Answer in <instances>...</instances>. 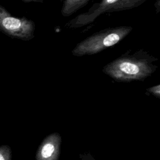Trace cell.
<instances>
[{
  "label": "cell",
  "instance_id": "6da1fadb",
  "mask_svg": "<svg viewBox=\"0 0 160 160\" xmlns=\"http://www.w3.org/2000/svg\"><path fill=\"white\" fill-rule=\"evenodd\" d=\"M158 59L143 49L128 51L105 65L102 72L117 82L144 81L158 68Z\"/></svg>",
  "mask_w": 160,
  "mask_h": 160
},
{
  "label": "cell",
  "instance_id": "7a4b0ae2",
  "mask_svg": "<svg viewBox=\"0 0 160 160\" xmlns=\"http://www.w3.org/2000/svg\"><path fill=\"white\" fill-rule=\"evenodd\" d=\"M132 30V28L130 26H119L101 29L78 42L71 53L78 57L97 54L118 44Z\"/></svg>",
  "mask_w": 160,
  "mask_h": 160
},
{
  "label": "cell",
  "instance_id": "3957f363",
  "mask_svg": "<svg viewBox=\"0 0 160 160\" xmlns=\"http://www.w3.org/2000/svg\"><path fill=\"white\" fill-rule=\"evenodd\" d=\"M146 0H101L85 12L76 16L66 23L65 27L79 28L92 23L103 13L128 10L141 5Z\"/></svg>",
  "mask_w": 160,
  "mask_h": 160
},
{
  "label": "cell",
  "instance_id": "277c9868",
  "mask_svg": "<svg viewBox=\"0 0 160 160\" xmlns=\"http://www.w3.org/2000/svg\"><path fill=\"white\" fill-rule=\"evenodd\" d=\"M36 24L26 17H16L0 5V31L7 36L22 41H30L35 36Z\"/></svg>",
  "mask_w": 160,
  "mask_h": 160
},
{
  "label": "cell",
  "instance_id": "5b68a950",
  "mask_svg": "<svg viewBox=\"0 0 160 160\" xmlns=\"http://www.w3.org/2000/svg\"><path fill=\"white\" fill-rule=\"evenodd\" d=\"M61 142V136L58 132H52L47 136L38 148L36 160H58Z\"/></svg>",
  "mask_w": 160,
  "mask_h": 160
},
{
  "label": "cell",
  "instance_id": "8992f818",
  "mask_svg": "<svg viewBox=\"0 0 160 160\" xmlns=\"http://www.w3.org/2000/svg\"><path fill=\"white\" fill-rule=\"evenodd\" d=\"M89 0H64L61 14L63 17H69L77 12L88 2Z\"/></svg>",
  "mask_w": 160,
  "mask_h": 160
},
{
  "label": "cell",
  "instance_id": "52a82bcc",
  "mask_svg": "<svg viewBox=\"0 0 160 160\" xmlns=\"http://www.w3.org/2000/svg\"><path fill=\"white\" fill-rule=\"evenodd\" d=\"M146 91L150 94H152L156 98H160V85L159 84L150 87L148 88Z\"/></svg>",
  "mask_w": 160,
  "mask_h": 160
},
{
  "label": "cell",
  "instance_id": "ba28073f",
  "mask_svg": "<svg viewBox=\"0 0 160 160\" xmlns=\"http://www.w3.org/2000/svg\"><path fill=\"white\" fill-rule=\"evenodd\" d=\"M0 160H10V152L9 149L6 148L5 151L0 149Z\"/></svg>",
  "mask_w": 160,
  "mask_h": 160
},
{
  "label": "cell",
  "instance_id": "9c48e42d",
  "mask_svg": "<svg viewBox=\"0 0 160 160\" xmlns=\"http://www.w3.org/2000/svg\"><path fill=\"white\" fill-rule=\"evenodd\" d=\"M81 160H96L94 157L89 152L84 153L80 155Z\"/></svg>",
  "mask_w": 160,
  "mask_h": 160
},
{
  "label": "cell",
  "instance_id": "30bf717a",
  "mask_svg": "<svg viewBox=\"0 0 160 160\" xmlns=\"http://www.w3.org/2000/svg\"><path fill=\"white\" fill-rule=\"evenodd\" d=\"M22 1L24 2H43L44 0H21Z\"/></svg>",
  "mask_w": 160,
  "mask_h": 160
},
{
  "label": "cell",
  "instance_id": "8fae6325",
  "mask_svg": "<svg viewBox=\"0 0 160 160\" xmlns=\"http://www.w3.org/2000/svg\"><path fill=\"white\" fill-rule=\"evenodd\" d=\"M154 5H155V6L157 7L156 11H157V13H158L159 12V0H158Z\"/></svg>",
  "mask_w": 160,
  "mask_h": 160
}]
</instances>
